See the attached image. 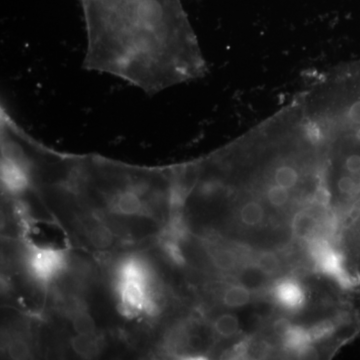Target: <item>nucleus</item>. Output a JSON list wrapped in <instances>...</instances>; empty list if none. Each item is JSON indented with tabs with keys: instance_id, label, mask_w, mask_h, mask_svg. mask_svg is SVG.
<instances>
[{
	"instance_id": "1",
	"label": "nucleus",
	"mask_w": 360,
	"mask_h": 360,
	"mask_svg": "<svg viewBox=\"0 0 360 360\" xmlns=\"http://www.w3.org/2000/svg\"><path fill=\"white\" fill-rule=\"evenodd\" d=\"M84 65L148 93L199 79L206 63L181 0H81Z\"/></svg>"
},
{
	"instance_id": "2",
	"label": "nucleus",
	"mask_w": 360,
	"mask_h": 360,
	"mask_svg": "<svg viewBox=\"0 0 360 360\" xmlns=\"http://www.w3.org/2000/svg\"><path fill=\"white\" fill-rule=\"evenodd\" d=\"M343 277L354 286L360 284V208L348 213L339 222L332 240Z\"/></svg>"
},
{
	"instance_id": "3",
	"label": "nucleus",
	"mask_w": 360,
	"mask_h": 360,
	"mask_svg": "<svg viewBox=\"0 0 360 360\" xmlns=\"http://www.w3.org/2000/svg\"><path fill=\"white\" fill-rule=\"evenodd\" d=\"M65 256L61 252L47 248H35L28 256V268L36 279L49 284L61 273Z\"/></svg>"
},
{
	"instance_id": "4",
	"label": "nucleus",
	"mask_w": 360,
	"mask_h": 360,
	"mask_svg": "<svg viewBox=\"0 0 360 360\" xmlns=\"http://www.w3.org/2000/svg\"><path fill=\"white\" fill-rule=\"evenodd\" d=\"M109 202L111 211L120 215L136 216L147 213V206L138 188H124L117 191Z\"/></svg>"
},
{
	"instance_id": "5",
	"label": "nucleus",
	"mask_w": 360,
	"mask_h": 360,
	"mask_svg": "<svg viewBox=\"0 0 360 360\" xmlns=\"http://www.w3.org/2000/svg\"><path fill=\"white\" fill-rule=\"evenodd\" d=\"M79 227L84 238L97 247H106L111 245L113 240L109 229L97 218H90V216L82 218Z\"/></svg>"
},
{
	"instance_id": "6",
	"label": "nucleus",
	"mask_w": 360,
	"mask_h": 360,
	"mask_svg": "<svg viewBox=\"0 0 360 360\" xmlns=\"http://www.w3.org/2000/svg\"><path fill=\"white\" fill-rule=\"evenodd\" d=\"M72 347L82 357H95L99 354L101 348V339L95 334H77L72 339Z\"/></svg>"
},
{
	"instance_id": "7",
	"label": "nucleus",
	"mask_w": 360,
	"mask_h": 360,
	"mask_svg": "<svg viewBox=\"0 0 360 360\" xmlns=\"http://www.w3.org/2000/svg\"><path fill=\"white\" fill-rule=\"evenodd\" d=\"M72 323L77 334H95V323L85 309H76L72 312Z\"/></svg>"
}]
</instances>
